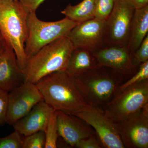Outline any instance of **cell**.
<instances>
[{
	"label": "cell",
	"mask_w": 148,
	"mask_h": 148,
	"mask_svg": "<svg viewBox=\"0 0 148 148\" xmlns=\"http://www.w3.org/2000/svg\"><path fill=\"white\" fill-rule=\"evenodd\" d=\"M24 83L23 70L13 49L6 41L0 52V89L9 92Z\"/></svg>",
	"instance_id": "4fadbf2b"
},
{
	"label": "cell",
	"mask_w": 148,
	"mask_h": 148,
	"mask_svg": "<svg viewBox=\"0 0 148 148\" xmlns=\"http://www.w3.org/2000/svg\"><path fill=\"white\" fill-rule=\"evenodd\" d=\"M135 10L140 9L148 5V0H125Z\"/></svg>",
	"instance_id": "83f0119b"
},
{
	"label": "cell",
	"mask_w": 148,
	"mask_h": 148,
	"mask_svg": "<svg viewBox=\"0 0 148 148\" xmlns=\"http://www.w3.org/2000/svg\"><path fill=\"white\" fill-rule=\"evenodd\" d=\"M93 53L86 49L74 48L66 71L70 76L76 77L99 66Z\"/></svg>",
	"instance_id": "2e32d148"
},
{
	"label": "cell",
	"mask_w": 148,
	"mask_h": 148,
	"mask_svg": "<svg viewBox=\"0 0 148 148\" xmlns=\"http://www.w3.org/2000/svg\"><path fill=\"white\" fill-rule=\"evenodd\" d=\"M75 79L87 103L103 110L116 95L119 86L125 81L119 72L102 66Z\"/></svg>",
	"instance_id": "3957f363"
},
{
	"label": "cell",
	"mask_w": 148,
	"mask_h": 148,
	"mask_svg": "<svg viewBox=\"0 0 148 148\" xmlns=\"http://www.w3.org/2000/svg\"><path fill=\"white\" fill-rule=\"evenodd\" d=\"M75 115L94 128L101 147L125 148L116 123L106 116L103 109L88 104Z\"/></svg>",
	"instance_id": "52a82bcc"
},
{
	"label": "cell",
	"mask_w": 148,
	"mask_h": 148,
	"mask_svg": "<svg viewBox=\"0 0 148 148\" xmlns=\"http://www.w3.org/2000/svg\"><path fill=\"white\" fill-rule=\"evenodd\" d=\"M134 62L137 66L148 61V34L133 54Z\"/></svg>",
	"instance_id": "cb8c5ba5"
},
{
	"label": "cell",
	"mask_w": 148,
	"mask_h": 148,
	"mask_svg": "<svg viewBox=\"0 0 148 148\" xmlns=\"http://www.w3.org/2000/svg\"><path fill=\"white\" fill-rule=\"evenodd\" d=\"M78 24L66 17L59 21H43L38 18L36 12H29L27 18V39L24 47L27 60L43 47L67 36Z\"/></svg>",
	"instance_id": "5b68a950"
},
{
	"label": "cell",
	"mask_w": 148,
	"mask_h": 148,
	"mask_svg": "<svg viewBox=\"0 0 148 148\" xmlns=\"http://www.w3.org/2000/svg\"><path fill=\"white\" fill-rule=\"evenodd\" d=\"M23 139L16 130L8 136L0 138V148H22Z\"/></svg>",
	"instance_id": "603a6c76"
},
{
	"label": "cell",
	"mask_w": 148,
	"mask_h": 148,
	"mask_svg": "<svg viewBox=\"0 0 148 148\" xmlns=\"http://www.w3.org/2000/svg\"><path fill=\"white\" fill-rule=\"evenodd\" d=\"M45 132L38 131L25 137L22 148H45Z\"/></svg>",
	"instance_id": "7402d4cb"
},
{
	"label": "cell",
	"mask_w": 148,
	"mask_h": 148,
	"mask_svg": "<svg viewBox=\"0 0 148 148\" xmlns=\"http://www.w3.org/2000/svg\"><path fill=\"white\" fill-rule=\"evenodd\" d=\"M16 1H20V0H16Z\"/></svg>",
	"instance_id": "f546056e"
},
{
	"label": "cell",
	"mask_w": 148,
	"mask_h": 148,
	"mask_svg": "<svg viewBox=\"0 0 148 148\" xmlns=\"http://www.w3.org/2000/svg\"><path fill=\"white\" fill-rule=\"evenodd\" d=\"M55 110L44 101H41L12 126L24 137L38 131H45L50 117Z\"/></svg>",
	"instance_id": "5bb4252c"
},
{
	"label": "cell",
	"mask_w": 148,
	"mask_h": 148,
	"mask_svg": "<svg viewBox=\"0 0 148 148\" xmlns=\"http://www.w3.org/2000/svg\"><path fill=\"white\" fill-rule=\"evenodd\" d=\"M73 45L68 37L56 40L28 58L23 72L24 82L36 84L56 72L66 71Z\"/></svg>",
	"instance_id": "7a4b0ae2"
},
{
	"label": "cell",
	"mask_w": 148,
	"mask_h": 148,
	"mask_svg": "<svg viewBox=\"0 0 148 148\" xmlns=\"http://www.w3.org/2000/svg\"><path fill=\"white\" fill-rule=\"evenodd\" d=\"M56 121L59 136L72 147L82 139L94 135L89 125L75 115L56 110Z\"/></svg>",
	"instance_id": "9a60e30c"
},
{
	"label": "cell",
	"mask_w": 148,
	"mask_h": 148,
	"mask_svg": "<svg viewBox=\"0 0 148 148\" xmlns=\"http://www.w3.org/2000/svg\"><path fill=\"white\" fill-rule=\"evenodd\" d=\"M93 54L99 66L116 71L123 76L125 81L136 73L139 67L134 62L133 54L127 47L107 45Z\"/></svg>",
	"instance_id": "7c38bea8"
},
{
	"label": "cell",
	"mask_w": 148,
	"mask_h": 148,
	"mask_svg": "<svg viewBox=\"0 0 148 148\" xmlns=\"http://www.w3.org/2000/svg\"><path fill=\"white\" fill-rule=\"evenodd\" d=\"M95 0H83L73 5L69 4L61 13L70 20L81 24L95 18Z\"/></svg>",
	"instance_id": "ac0fdd59"
},
{
	"label": "cell",
	"mask_w": 148,
	"mask_h": 148,
	"mask_svg": "<svg viewBox=\"0 0 148 148\" xmlns=\"http://www.w3.org/2000/svg\"><path fill=\"white\" fill-rule=\"evenodd\" d=\"M115 0H95V18L106 21L114 5Z\"/></svg>",
	"instance_id": "44dd1931"
},
{
	"label": "cell",
	"mask_w": 148,
	"mask_h": 148,
	"mask_svg": "<svg viewBox=\"0 0 148 148\" xmlns=\"http://www.w3.org/2000/svg\"><path fill=\"white\" fill-rule=\"evenodd\" d=\"M148 5L134 11L127 46L132 54L148 35Z\"/></svg>",
	"instance_id": "e0dca14e"
},
{
	"label": "cell",
	"mask_w": 148,
	"mask_h": 148,
	"mask_svg": "<svg viewBox=\"0 0 148 148\" xmlns=\"http://www.w3.org/2000/svg\"><path fill=\"white\" fill-rule=\"evenodd\" d=\"M43 101L42 95L36 84L24 82L15 88L8 92L6 123L12 125Z\"/></svg>",
	"instance_id": "9c48e42d"
},
{
	"label": "cell",
	"mask_w": 148,
	"mask_h": 148,
	"mask_svg": "<svg viewBox=\"0 0 148 148\" xmlns=\"http://www.w3.org/2000/svg\"><path fill=\"white\" fill-rule=\"evenodd\" d=\"M75 147L77 148H102L99 141L95 135H92L79 140Z\"/></svg>",
	"instance_id": "484cf974"
},
{
	"label": "cell",
	"mask_w": 148,
	"mask_h": 148,
	"mask_svg": "<svg viewBox=\"0 0 148 148\" xmlns=\"http://www.w3.org/2000/svg\"><path fill=\"white\" fill-rule=\"evenodd\" d=\"M147 79H148V61L140 64L136 73L119 86L117 94L133 85Z\"/></svg>",
	"instance_id": "ffe728a7"
},
{
	"label": "cell",
	"mask_w": 148,
	"mask_h": 148,
	"mask_svg": "<svg viewBox=\"0 0 148 148\" xmlns=\"http://www.w3.org/2000/svg\"><path fill=\"white\" fill-rule=\"evenodd\" d=\"M45 132L46 139L45 148H57L59 135L56 121V110L51 116Z\"/></svg>",
	"instance_id": "d6986e66"
},
{
	"label": "cell",
	"mask_w": 148,
	"mask_h": 148,
	"mask_svg": "<svg viewBox=\"0 0 148 148\" xmlns=\"http://www.w3.org/2000/svg\"><path fill=\"white\" fill-rule=\"evenodd\" d=\"M116 123L125 148H148V104L137 114Z\"/></svg>",
	"instance_id": "8fae6325"
},
{
	"label": "cell",
	"mask_w": 148,
	"mask_h": 148,
	"mask_svg": "<svg viewBox=\"0 0 148 148\" xmlns=\"http://www.w3.org/2000/svg\"><path fill=\"white\" fill-rule=\"evenodd\" d=\"M28 13L19 1L0 0V33L13 49L22 70L27 61L24 47Z\"/></svg>",
	"instance_id": "277c9868"
},
{
	"label": "cell",
	"mask_w": 148,
	"mask_h": 148,
	"mask_svg": "<svg viewBox=\"0 0 148 148\" xmlns=\"http://www.w3.org/2000/svg\"><path fill=\"white\" fill-rule=\"evenodd\" d=\"M67 37L74 48L84 49L95 53L108 45L106 21L94 18L78 24L70 31Z\"/></svg>",
	"instance_id": "30bf717a"
},
{
	"label": "cell",
	"mask_w": 148,
	"mask_h": 148,
	"mask_svg": "<svg viewBox=\"0 0 148 148\" xmlns=\"http://www.w3.org/2000/svg\"><path fill=\"white\" fill-rule=\"evenodd\" d=\"M45 0H20L19 2L28 13L36 12L37 9Z\"/></svg>",
	"instance_id": "4316f807"
},
{
	"label": "cell",
	"mask_w": 148,
	"mask_h": 148,
	"mask_svg": "<svg viewBox=\"0 0 148 148\" xmlns=\"http://www.w3.org/2000/svg\"><path fill=\"white\" fill-rule=\"evenodd\" d=\"M36 84L44 101L56 110L75 115L88 105L75 78L70 76L65 71L48 75Z\"/></svg>",
	"instance_id": "6da1fadb"
},
{
	"label": "cell",
	"mask_w": 148,
	"mask_h": 148,
	"mask_svg": "<svg viewBox=\"0 0 148 148\" xmlns=\"http://www.w3.org/2000/svg\"><path fill=\"white\" fill-rule=\"evenodd\" d=\"M148 104V79L117 93L103 109L106 116L115 123L137 114Z\"/></svg>",
	"instance_id": "8992f818"
},
{
	"label": "cell",
	"mask_w": 148,
	"mask_h": 148,
	"mask_svg": "<svg viewBox=\"0 0 148 148\" xmlns=\"http://www.w3.org/2000/svg\"><path fill=\"white\" fill-rule=\"evenodd\" d=\"M134 11L125 0H115L114 8L106 20L108 45L127 47Z\"/></svg>",
	"instance_id": "ba28073f"
},
{
	"label": "cell",
	"mask_w": 148,
	"mask_h": 148,
	"mask_svg": "<svg viewBox=\"0 0 148 148\" xmlns=\"http://www.w3.org/2000/svg\"><path fill=\"white\" fill-rule=\"evenodd\" d=\"M8 92L0 89V127L6 123Z\"/></svg>",
	"instance_id": "d4e9b609"
},
{
	"label": "cell",
	"mask_w": 148,
	"mask_h": 148,
	"mask_svg": "<svg viewBox=\"0 0 148 148\" xmlns=\"http://www.w3.org/2000/svg\"><path fill=\"white\" fill-rule=\"evenodd\" d=\"M5 42V39L3 37L2 35L0 33V52L2 49Z\"/></svg>",
	"instance_id": "f1b7e54d"
}]
</instances>
